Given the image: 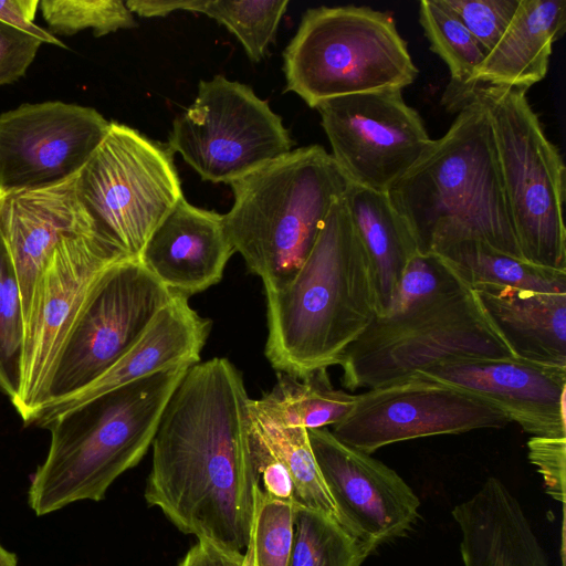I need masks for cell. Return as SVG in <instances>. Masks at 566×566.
Wrapping results in <instances>:
<instances>
[{
    "label": "cell",
    "instance_id": "1",
    "mask_svg": "<svg viewBox=\"0 0 566 566\" xmlns=\"http://www.w3.org/2000/svg\"><path fill=\"white\" fill-rule=\"evenodd\" d=\"M151 447L147 503L180 532L245 554L259 478L250 398L229 359L214 357L186 371Z\"/></svg>",
    "mask_w": 566,
    "mask_h": 566
},
{
    "label": "cell",
    "instance_id": "2",
    "mask_svg": "<svg viewBox=\"0 0 566 566\" xmlns=\"http://www.w3.org/2000/svg\"><path fill=\"white\" fill-rule=\"evenodd\" d=\"M264 292V353L277 373L303 378L339 364L378 315L370 263L343 197L298 271Z\"/></svg>",
    "mask_w": 566,
    "mask_h": 566
},
{
    "label": "cell",
    "instance_id": "3",
    "mask_svg": "<svg viewBox=\"0 0 566 566\" xmlns=\"http://www.w3.org/2000/svg\"><path fill=\"white\" fill-rule=\"evenodd\" d=\"M454 111L446 134L386 193L422 253L473 239L524 260L489 118L472 98Z\"/></svg>",
    "mask_w": 566,
    "mask_h": 566
},
{
    "label": "cell",
    "instance_id": "4",
    "mask_svg": "<svg viewBox=\"0 0 566 566\" xmlns=\"http://www.w3.org/2000/svg\"><path fill=\"white\" fill-rule=\"evenodd\" d=\"M190 367L168 368L69 408L43 428L51 440L28 493L38 516L101 501L153 443L164 410Z\"/></svg>",
    "mask_w": 566,
    "mask_h": 566
},
{
    "label": "cell",
    "instance_id": "5",
    "mask_svg": "<svg viewBox=\"0 0 566 566\" xmlns=\"http://www.w3.org/2000/svg\"><path fill=\"white\" fill-rule=\"evenodd\" d=\"M350 184L321 145L291 150L230 184L234 200L223 214L226 231L264 289L298 271Z\"/></svg>",
    "mask_w": 566,
    "mask_h": 566
},
{
    "label": "cell",
    "instance_id": "6",
    "mask_svg": "<svg viewBox=\"0 0 566 566\" xmlns=\"http://www.w3.org/2000/svg\"><path fill=\"white\" fill-rule=\"evenodd\" d=\"M517 357L469 283L377 315L338 364L348 390L406 379L452 359Z\"/></svg>",
    "mask_w": 566,
    "mask_h": 566
},
{
    "label": "cell",
    "instance_id": "7",
    "mask_svg": "<svg viewBox=\"0 0 566 566\" xmlns=\"http://www.w3.org/2000/svg\"><path fill=\"white\" fill-rule=\"evenodd\" d=\"M286 91L310 107L326 99L400 90L418 76L387 11L367 6L311 8L283 53Z\"/></svg>",
    "mask_w": 566,
    "mask_h": 566
},
{
    "label": "cell",
    "instance_id": "8",
    "mask_svg": "<svg viewBox=\"0 0 566 566\" xmlns=\"http://www.w3.org/2000/svg\"><path fill=\"white\" fill-rule=\"evenodd\" d=\"M467 98L476 101L489 118L524 260L566 271L565 165L531 107L526 90L474 85L444 94L443 103L454 111Z\"/></svg>",
    "mask_w": 566,
    "mask_h": 566
},
{
    "label": "cell",
    "instance_id": "9",
    "mask_svg": "<svg viewBox=\"0 0 566 566\" xmlns=\"http://www.w3.org/2000/svg\"><path fill=\"white\" fill-rule=\"evenodd\" d=\"M174 153L116 122L75 177L81 206L96 231L129 259L184 197Z\"/></svg>",
    "mask_w": 566,
    "mask_h": 566
},
{
    "label": "cell",
    "instance_id": "10",
    "mask_svg": "<svg viewBox=\"0 0 566 566\" xmlns=\"http://www.w3.org/2000/svg\"><path fill=\"white\" fill-rule=\"evenodd\" d=\"M174 296L139 259H122L111 264L65 338L34 416L71 398L105 374Z\"/></svg>",
    "mask_w": 566,
    "mask_h": 566
},
{
    "label": "cell",
    "instance_id": "11",
    "mask_svg": "<svg viewBox=\"0 0 566 566\" xmlns=\"http://www.w3.org/2000/svg\"><path fill=\"white\" fill-rule=\"evenodd\" d=\"M167 146L211 182L232 181L292 150L279 116L247 84L202 80L193 103L172 122Z\"/></svg>",
    "mask_w": 566,
    "mask_h": 566
},
{
    "label": "cell",
    "instance_id": "12",
    "mask_svg": "<svg viewBox=\"0 0 566 566\" xmlns=\"http://www.w3.org/2000/svg\"><path fill=\"white\" fill-rule=\"evenodd\" d=\"M129 259L104 239L91 219L53 250L36 283L27 321L21 391L12 403L30 424L46 379L75 319L103 272Z\"/></svg>",
    "mask_w": 566,
    "mask_h": 566
},
{
    "label": "cell",
    "instance_id": "13",
    "mask_svg": "<svg viewBox=\"0 0 566 566\" xmlns=\"http://www.w3.org/2000/svg\"><path fill=\"white\" fill-rule=\"evenodd\" d=\"M315 108L338 167L373 190L387 192L433 142L400 90L339 96Z\"/></svg>",
    "mask_w": 566,
    "mask_h": 566
},
{
    "label": "cell",
    "instance_id": "14",
    "mask_svg": "<svg viewBox=\"0 0 566 566\" xmlns=\"http://www.w3.org/2000/svg\"><path fill=\"white\" fill-rule=\"evenodd\" d=\"M509 423L504 413L478 398L410 376L357 395L352 410L331 431L345 444L371 454L396 442Z\"/></svg>",
    "mask_w": 566,
    "mask_h": 566
},
{
    "label": "cell",
    "instance_id": "15",
    "mask_svg": "<svg viewBox=\"0 0 566 566\" xmlns=\"http://www.w3.org/2000/svg\"><path fill=\"white\" fill-rule=\"evenodd\" d=\"M109 125L93 107L60 101L25 103L0 114V193L75 177Z\"/></svg>",
    "mask_w": 566,
    "mask_h": 566
},
{
    "label": "cell",
    "instance_id": "16",
    "mask_svg": "<svg viewBox=\"0 0 566 566\" xmlns=\"http://www.w3.org/2000/svg\"><path fill=\"white\" fill-rule=\"evenodd\" d=\"M307 433L339 523L369 553L412 526L420 501L395 470L339 441L327 428Z\"/></svg>",
    "mask_w": 566,
    "mask_h": 566
},
{
    "label": "cell",
    "instance_id": "17",
    "mask_svg": "<svg viewBox=\"0 0 566 566\" xmlns=\"http://www.w3.org/2000/svg\"><path fill=\"white\" fill-rule=\"evenodd\" d=\"M411 376L478 398L533 437H566V367L521 357L452 359Z\"/></svg>",
    "mask_w": 566,
    "mask_h": 566
},
{
    "label": "cell",
    "instance_id": "18",
    "mask_svg": "<svg viewBox=\"0 0 566 566\" xmlns=\"http://www.w3.org/2000/svg\"><path fill=\"white\" fill-rule=\"evenodd\" d=\"M233 253L223 214L195 207L182 197L138 259L170 292L189 297L219 283Z\"/></svg>",
    "mask_w": 566,
    "mask_h": 566
},
{
    "label": "cell",
    "instance_id": "19",
    "mask_svg": "<svg viewBox=\"0 0 566 566\" xmlns=\"http://www.w3.org/2000/svg\"><path fill=\"white\" fill-rule=\"evenodd\" d=\"M75 177L46 188L0 193V234L18 276L25 322L53 250L90 220L76 196Z\"/></svg>",
    "mask_w": 566,
    "mask_h": 566
},
{
    "label": "cell",
    "instance_id": "20",
    "mask_svg": "<svg viewBox=\"0 0 566 566\" xmlns=\"http://www.w3.org/2000/svg\"><path fill=\"white\" fill-rule=\"evenodd\" d=\"M210 328V319L200 316L187 296L175 294L116 364L76 395L40 410L31 423L43 427L60 412L109 390L168 368L200 363Z\"/></svg>",
    "mask_w": 566,
    "mask_h": 566
},
{
    "label": "cell",
    "instance_id": "21",
    "mask_svg": "<svg viewBox=\"0 0 566 566\" xmlns=\"http://www.w3.org/2000/svg\"><path fill=\"white\" fill-rule=\"evenodd\" d=\"M452 516L464 566H551L521 504L499 479L489 478Z\"/></svg>",
    "mask_w": 566,
    "mask_h": 566
},
{
    "label": "cell",
    "instance_id": "22",
    "mask_svg": "<svg viewBox=\"0 0 566 566\" xmlns=\"http://www.w3.org/2000/svg\"><path fill=\"white\" fill-rule=\"evenodd\" d=\"M565 0H520L517 10L496 45L476 69L469 84L526 90L548 70L553 44L565 32Z\"/></svg>",
    "mask_w": 566,
    "mask_h": 566
},
{
    "label": "cell",
    "instance_id": "23",
    "mask_svg": "<svg viewBox=\"0 0 566 566\" xmlns=\"http://www.w3.org/2000/svg\"><path fill=\"white\" fill-rule=\"evenodd\" d=\"M517 357L566 367V293L472 287Z\"/></svg>",
    "mask_w": 566,
    "mask_h": 566
},
{
    "label": "cell",
    "instance_id": "24",
    "mask_svg": "<svg viewBox=\"0 0 566 566\" xmlns=\"http://www.w3.org/2000/svg\"><path fill=\"white\" fill-rule=\"evenodd\" d=\"M343 199L368 256L381 315L408 263L422 252L386 192L352 182Z\"/></svg>",
    "mask_w": 566,
    "mask_h": 566
},
{
    "label": "cell",
    "instance_id": "25",
    "mask_svg": "<svg viewBox=\"0 0 566 566\" xmlns=\"http://www.w3.org/2000/svg\"><path fill=\"white\" fill-rule=\"evenodd\" d=\"M357 395L335 389L327 369L303 378L277 373L274 386L260 399H251V408L281 427L327 428L339 422L352 410Z\"/></svg>",
    "mask_w": 566,
    "mask_h": 566
},
{
    "label": "cell",
    "instance_id": "26",
    "mask_svg": "<svg viewBox=\"0 0 566 566\" xmlns=\"http://www.w3.org/2000/svg\"><path fill=\"white\" fill-rule=\"evenodd\" d=\"M434 253L448 259L471 287L492 284L543 293H566V271L510 256L479 240H462Z\"/></svg>",
    "mask_w": 566,
    "mask_h": 566
},
{
    "label": "cell",
    "instance_id": "27",
    "mask_svg": "<svg viewBox=\"0 0 566 566\" xmlns=\"http://www.w3.org/2000/svg\"><path fill=\"white\" fill-rule=\"evenodd\" d=\"M250 416L251 429L285 467L293 484L294 503L324 512L338 521L335 504L311 448L307 429L277 426L251 406Z\"/></svg>",
    "mask_w": 566,
    "mask_h": 566
},
{
    "label": "cell",
    "instance_id": "28",
    "mask_svg": "<svg viewBox=\"0 0 566 566\" xmlns=\"http://www.w3.org/2000/svg\"><path fill=\"white\" fill-rule=\"evenodd\" d=\"M369 554L335 517L294 503L290 566H360Z\"/></svg>",
    "mask_w": 566,
    "mask_h": 566
},
{
    "label": "cell",
    "instance_id": "29",
    "mask_svg": "<svg viewBox=\"0 0 566 566\" xmlns=\"http://www.w3.org/2000/svg\"><path fill=\"white\" fill-rule=\"evenodd\" d=\"M418 15L430 50L449 69L451 83L447 91L467 86L486 51L442 0H422Z\"/></svg>",
    "mask_w": 566,
    "mask_h": 566
},
{
    "label": "cell",
    "instance_id": "30",
    "mask_svg": "<svg viewBox=\"0 0 566 566\" xmlns=\"http://www.w3.org/2000/svg\"><path fill=\"white\" fill-rule=\"evenodd\" d=\"M289 0H189L187 11L200 12L224 25L252 62H260L273 41Z\"/></svg>",
    "mask_w": 566,
    "mask_h": 566
},
{
    "label": "cell",
    "instance_id": "31",
    "mask_svg": "<svg viewBox=\"0 0 566 566\" xmlns=\"http://www.w3.org/2000/svg\"><path fill=\"white\" fill-rule=\"evenodd\" d=\"M27 322L18 276L0 234V389L12 403L23 375Z\"/></svg>",
    "mask_w": 566,
    "mask_h": 566
},
{
    "label": "cell",
    "instance_id": "32",
    "mask_svg": "<svg viewBox=\"0 0 566 566\" xmlns=\"http://www.w3.org/2000/svg\"><path fill=\"white\" fill-rule=\"evenodd\" d=\"M294 502L253 489V511L248 549L252 566H290Z\"/></svg>",
    "mask_w": 566,
    "mask_h": 566
},
{
    "label": "cell",
    "instance_id": "33",
    "mask_svg": "<svg viewBox=\"0 0 566 566\" xmlns=\"http://www.w3.org/2000/svg\"><path fill=\"white\" fill-rule=\"evenodd\" d=\"M40 10L52 34L74 35L92 29L95 36L137 27L120 0H42Z\"/></svg>",
    "mask_w": 566,
    "mask_h": 566
},
{
    "label": "cell",
    "instance_id": "34",
    "mask_svg": "<svg viewBox=\"0 0 566 566\" xmlns=\"http://www.w3.org/2000/svg\"><path fill=\"white\" fill-rule=\"evenodd\" d=\"M489 54L510 25L520 0H442Z\"/></svg>",
    "mask_w": 566,
    "mask_h": 566
},
{
    "label": "cell",
    "instance_id": "35",
    "mask_svg": "<svg viewBox=\"0 0 566 566\" xmlns=\"http://www.w3.org/2000/svg\"><path fill=\"white\" fill-rule=\"evenodd\" d=\"M528 459L542 474L547 493L565 503L566 437H531L527 441Z\"/></svg>",
    "mask_w": 566,
    "mask_h": 566
},
{
    "label": "cell",
    "instance_id": "36",
    "mask_svg": "<svg viewBox=\"0 0 566 566\" xmlns=\"http://www.w3.org/2000/svg\"><path fill=\"white\" fill-rule=\"evenodd\" d=\"M42 43L38 38L0 22V86L24 75Z\"/></svg>",
    "mask_w": 566,
    "mask_h": 566
},
{
    "label": "cell",
    "instance_id": "37",
    "mask_svg": "<svg viewBox=\"0 0 566 566\" xmlns=\"http://www.w3.org/2000/svg\"><path fill=\"white\" fill-rule=\"evenodd\" d=\"M252 453L260 488L270 496L293 501V484L283 463L251 429Z\"/></svg>",
    "mask_w": 566,
    "mask_h": 566
},
{
    "label": "cell",
    "instance_id": "38",
    "mask_svg": "<svg viewBox=\"0 0 566 566\" xmlns=\"http://www.w3.org/2000/svg\"><path fill=\"white\" fill-rule=\"evenodd\" d=\"M39 4V0H0V22L31 34L43 43L66 49L55 35L33 22Z\"/></svg>",
    "mask_w": 566,
    "mask_h": 566
},
{
    "label": "cell",
    "instance_id": "39",
    "mask_svg": "<svg viewBox=\"0 0 566 566\" xmlns=\"http://www.w3.org/2000/svg\"><path fill=\"white\" fill-rule=\"evenodd\" d=\"M244 554L198 539L178 566H242Z\"/></svg>",
    "mask_w": 566,
    "mask_h": 566
},
{
    "label": "cell",
    "instance_id": "40",
    "mask_svg": "<svg viewBox=\"0 0 566 566\" xmlns=\"http://www.w3.org/2000/svg\"><path fill=\"white\" fill-rule=\"evenodd\" d=\"M125 4L133 14L143 18H164L175 11H187L189 0H127Z\"/></svg>",
    "mask_w": 566,
    "mask_h": 566
},
{
    "label": "cell",
    "instance_id": "41",
    "mask_svg": "<svg viewBox=\"0 0 566 566\" xmlns=\"http://www.w3.org/2000/svg\"><path fill=\"white\" fill-rule=\"evenodd\" d=\"M0 566H18L15 554L7 551L0 544Z\"/></svg>",
    "mask_w": 566,
    "mask_h": 566
},
{
    "label": "cell",
    "instance_id": "42",
    "mask_svg": "<svg viewBox=\"0 0 566 566\" xmlns=\"http://www.w3.org/2000/svg\"><path fill=\"white\" fill-rule=\"evenodd\" d=\"M242 566H252L251 553H250V551L248 548H247V552L244 554V560H243Z\"/></svg>",
    "mask_w": 566,
    "mask_h": 566
}]
</instances>
